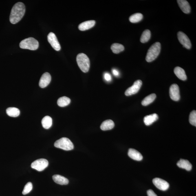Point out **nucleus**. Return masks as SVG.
Instances as JSON below:
<instances>
[{"label":"nucleus","instance_id":"1","mask_svg":"<svg viewBox=\"0 0 196 196\" xmlns=\"http://www.w3.org/2000/svg\"><path fill=\"white\" fill-rule=\"evenodd\" d=\"M25 6L23 3L19 2L12 7L10 16V21L12 24H15L22 19L25 14Z\"/></svg>","mask_w":196,"mask_h":196},{"label":"nucleus","instance_id":"2","mask_svg":"<svg viewBox=\"0 0 196 196\" xmlns=\"http://www.w3.org/2000/svg\"><path fill=\"white\" fill-rule=\"evenodd\" d=\"M161 49V45L159 42L153 44L148 49L146 57V61L151 62L156 59L160 52Z\"/></svg>","mask_w":196,"mask_h":196},{"label":"nucleus","instance_id":"3","mask_svg":"<svg viewBox=\"0 0 196 196\" xmlns=\"http://www.w3.org/2000/svg\"><path fill=\"white\" fill-rule=\"evenodd\" d=\"M76 61L81 70L84 73H87L90 68V60L88 57L85 54L80 53L76 58Z\"/></svg>","mask_w":196,"mask_h":196},{"label":"nucleus","instance_id":"4","mask_svg":"<svg viewBox=\"0 0 196 196\" xmlns=\"http://www.w3.org/2000/svg\"><path fill=\"white\" fill-rule=\"evenodd\" d=\"M20 47L22 49H28L34 51L39 48V42L33 38H29L22 40L20 43Z\"/></svg>","mask_w":196,"mask_h":196},{"label":"nucleus","instance_id":"5","mask_svg":"<svg viewBox=\"0 0 196 196\" xmlns=\"http://www.w3.org/2000/svg\"><path fill=\"white\" fill-rule=\"evenodd\" d=\"M55 147L65 151H68L74 148V144L68 138L63 137L56 141L54 144Z\"/></svg>","mask_w":196,"mask_h":196},{"label":"nucleus","instance_id":"6","mask_svg":"<svg viewBox=\"0 0 196 196\" xmlns=\"http://www.w3.org/2000/svg\"><path fill=\"white\" fill-rule=\"evenodd\" d=\"M48 165V162L45 159H38L32 163L31 167L39 171H43Z\"/></svg>","mask_w":196,"mask_h":196},{"label":"nucleus","instance_id":"7","mask_svg":"<svg viewBox=\"0 0 196 196\" xmlns=\"http://www.w3.org/2000/svg\"><path fill=\"white\" fill-rule=\"evenodd\" d=\"M142 84L141 80H138L136 81L134 83L132 86L126 90L125 93L126 96H131L138 93L141 87Z\"/></svg>","mask_w":196,"mask_h":196},{"label":"nucleus","instance_id":"8","mask_svg":"<svg viewBox=\"0 0 196 196\" xmlns=\"http://www.w3.org/2000/svg\"><path fill=\"white\" fill-rule=\"evenodd\" d=\"M48 41L50 43L53 48L56 51H59L61 49V46L56 36L54 33H49L47 36Z\"/></svg>","mask_w":196,"mask_h":196},{"label":"nucleus","instance_id":"9","mask_svg":"<svg viewBox=\"0 0 196 196\" xmlns=\"http://www.w3.org/2000/svg\"><path fill=\"white\" fill-rule=\"evenodd\" d=\"M170 96L172 100L178 101L180 98V91L177 84H173L170 86L169 90Z\"/></svg>","mask_w":196,"mask_h":196},{"label":"nucleus","instance_id":"10","mask_svg":"<svg viewBox=\"0 0 196 196\" xmlns=\"http://www.w3.org/2000/svg\"><path fill=\"white\" fill-rule=\"evenodd\" d=\"M177 35L179 41L185 48L188 49L191 48V42L185 34L182 32H179L178 33Z\"/></svg>","mask_w":196,"mask_h":196},{"label":"nucleus","instance_id":"11","mask_svg":"<svg viewBox=\"0 0 196 196\" xmlns=\"http://www.w3.org/2000/svg\"><path fill=\"white\" fill-rule=\"evenodd\" d=\"M153 182L157 188L162 191H166L169 188V184L162 179L157 178L153 179Z\"/></svg>","mask_w":196,"mask_h":196},{"label":"nucleus","instance_id":"12","mask_svg":"<svg viewBox=\"0 0 196 196\" xmlns=\"http://www.w3.org/2000/svg\"><path fill=\"white\" fill-rule=\"evenodd\" d=\"M51 77L50 74L48 72H45L42 75L40 79L39 82V85L41 88H45L47 87L51 82Z\"/></svg>","mask_w":196,"mask_h":196},{"label":"nucleus","instance_id":"13","mask_svg":"<svg viewBox=\"0 0 196 196\" xmlns=\"http://www.w3.org/2000/svg\"><path fill=\"white\" fill-rule=\"evenodd\" d=\"M179 7L185 14H189L191 11L189 3L185 0H178L177 1Z\"/></svg>","mask_w":196,"mask_h":196},{"label":"nucleus","instance_id":"14","mask_svg":"<svg viewBox=\"0 0 196 196\" xmlns=\"http://www.w3.org/2000/svg\"><path fill=\"white\" fill-rule=\"evenodd\" d=\"M128 155L131 158L135 160L140 161L143 159L142 154L135 149H130L128 151Z\"/></svg>","mask_w":196,"mask_h":196},{"label":"nucleus","instance_id":"15","mask_svg":"<svg viewBox=\"0 0 196 196\" xmlns=\"http://www.w3.org/2000/svg\"><path fill=\"white\" fill-rule=\"evenodd\" d=\"M177 165L179 168H183L187 170L188 171L191 170L192 165L189 161L186 159H180L177 163Z\"/></svg>","mask_w":196,"mask_h":196},{"label":"nucleus","instance_id":"16","mask_svg":"<svg viewBox=\"0 0 196 196\" xmlns=\"http://www.w3.org/2000/svg\"><path fill=\"white\" fill-rule=\"evenodd\" d=\"M96 22L93 20L83 22L79 25V30L81 31H85L90 29L94 26Z\"/></svg>","mask_w":196,"mask_h":196},{"label":"nucleus","instance_id":"17","mask_svg":"<svg viewBox=\"0 0 196 196\" xmlns=\"http://www.w3.org/2000/svg\"><path fill=\"white\" fill-rule=\"evenodd\" d=\"M158 119V115L156 113L148 115L145 117L144 118V123L146 126H149L153 123L154 122L156 121Z\"/></svg>","mask_w":196,"mask_h":196},{"label":"nucleus","instance_id":"18","mask_svg":"<svg viewBox=\"0 0 196 196\" xmlns=\"http://www.w3.org/2000/svg\"><path fill=\"white\" fill-rule=\"evenodd\" d=\"M52 178L55 182L60 185H67L69 183L68 179L60 175H53Z\"/></svg>","mask_w":196,"mask_h":196},{"label":"nucleus","instance_id":"19","mask_svg":"<svg viewBox=\"0 0 196 196\" xmlns=\"http://www.w3.org/2000/svg\"><path fill=\"white\" fill-rule=\"evenodd\" d=\"M115 126V123L112 120H108L104 121L100 126L102 131H106L113 129Z\"/></svg>","mask_w":196,"mask_h":196},{"label":"nucleus","instance_id":"20","mask_svg":"<svg viewBox=\"0 0 196 196\" xmlns=\"http://www.w3.org/2000/svg\"><path fill=\"white\" fill-rule=\"evenodd\" d=\"M174 73L179 79L183 81L187 79V76L184 69L179 67H175L174 69Z\"/></svg>","mask_w":196,"mask_h":196},{"label":"nucleus","instance_id":"21","mask_svg":"<svg viewBox=\"0 0 196 196\" xmlns=\"http://www.w3.org/2000/svg\"><path fill=\"white\" fill-rule=\"evenodd\" d=\"M42 124L44 128L45 129H48L52 125V119L50 117L46 116L42 119Z\"/></svg>","mask_w":196,"mask_h":196},{"label":"nucleus","instance_id":"22","mask_svg":"<svg viewBox=\"0 0 196 196\" xmlns=\"http://www.w3.org/2000/svg\"><path fill=\"white\" fill-rule=\"evenodd\" d=\"M6 113L9 116L16 118L19 116L20 111L17 108L10 107L6 109Z\"/></svg>","mask_w":196,"mask_h":196},{"label":"nucleus","instance_id":"23","mask_svg":"<svg viewBox=\"0 0 196 196\" xmlns=\"http://www.w3.org/2000/svg\"><path fill=\"white\" fill-rule=\"evenodd\" d=\"M156 98V95L154 93L150 95L149 96L146 97L142 101L141 104L142 105L146 106L152 103L154 101L155 98Z\"/></svg>","mask_w":196,"mask_h":196},{"label":"nucleus","instance_id":"24","mask_svg":"<svg viewBox=\"0 0 196 196\" xmlns=\"http://www.w3.org/2000/svg\"><path fill=\"white\" fill-rule=\"evenodd\" d=\"M71 102L70 99L68 97L64 96L60 98L58 100V105L60 107H65L68 105Z\"/></svg>","mask_w":196,"mask_h":196},{"label":"nucleus","instance_id":"25","mask_svg":"<svg viewBox=\"0 0 196 196\" xmlns=\"http://www.w3.org/2000/svg\"><path fill=\"white\" fill-rule=\"evenodd\" d=\"M111 49L113 53L118 54L124 50V47L121 44L116 43L111 45Z\"/></svg>","mask_w":196,"mask_h":196},{"label":"nucleus","instance_id":"26","mask_svg":"<svg viewBox=\"0 0 196 196\" xmlns=\"http://www.w3.org/2000/svg\"><path fill=\"white\" fill-rule=\"evenodd\" d=\"M143 18L142 14L140 13H137L132 15L129 18V21L132 23L138 22L141 21Z\"/></svg>","mask_w":196,"mask_h":196},{"label":"nucleus","instance_id":"27","mask_svg":"<svg viewBox=\"0 0 196 196\" xmlns=\"http://www.w3.org/2000/svg\"><path fill=\"white\" fill-rule=\"evenodd\" d=\"M151 38V32L149 30H145L142 34L140 41L142 43H145L150 40Z\"/></svg>","mask_w":196,"mask_h":196},{"label":"nucleus","instance_id":"28","mask_svg":"<svg viewBox=\"0 0 196 196\" xmlns=\"http://www.w3.org/2000/svg\"><path fill=\"white\" fill-rule=\"evenodd\" d=\"M189 122L192 125L196 126V111H193L190 113Z\"/></svg>","mask_w":196,"mask_h":196},{"label":"nucleus","instance_id":"29","mask_svg":"<svg viewBox=\"0 0 196 196\" xmlns=\"http://www.w3.org/2000/svg\"><path fill=\"white\" fill-rule=\"evenodd\" d=\"M33 188L32 184V182L27 183L25 186L22 192L23 195H26L32 191Z\"/></svg>","mask_w":196,"mask_h":196},{"label":"nucleus","instance_id":"30","mask_svg":"<svg viewBox=\"0 0 196 196\" xmlns=\"http://www.w3.org/2000/svg\"><path fill=\"white\" fill-rule=\"evenodd\" d=\"M104 78L105 80L107 81H110L111 80V75L108 73H105L104 74Z\"/></svg>","mask_w":196,"mask_h":196},{"label":"nucleus","instance_id":"31","mask_svg":"<svg viewBox=\"0 0 196 196\" xmlns=\"http://www.w3.org/2000/svg\"><path fill=\"white\" fill-rule=\"evenodd\" d=\"M148 196H158L153 190H149L147 191Z\"/></svg>","mask_w":196,"mask_h":196},{"label":"nucleus","instance_id":"32","mask_svg":"<svg viewBox=\"0 0 196 196\" xmlns=\"http://www.w3.org/2000/svg\"><path fill=\"white\" fill-rule=\"evenodd\" d=\"M112 73L115 76L118 77L119 75V72L116 69H112Z\"/></svg>","mask_w":196,"mask_h":196}]
</instances>
